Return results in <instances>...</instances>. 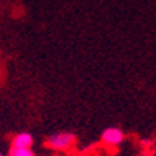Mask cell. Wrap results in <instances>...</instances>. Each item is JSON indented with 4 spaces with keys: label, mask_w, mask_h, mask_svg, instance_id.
Wrapping results in <instances>:
<instances>
[{
    "label": "cell",
    "mask_w": 156,
    "mask_h": 156,
    "mask_svg": "<svg viewBox=\"0 0 156 156\" xmlns=\"http://www.w3.org/2000/svg\"><path fill=\"white\" fill-rule=\"evenodd\" d=\"M75 144V136L72 132H59L46 140V145L56 151H66Z\"/></svg>",
    "instance_id": "6da1fadb"
},
{
    "label": "cell",
    "mask_w": 156,
    "mask_h": 156,
    "mask_svg": "<svg viewBox=\"0 0 156 156\" xmlns=\"http://www.w3.org/2000/svg\"><path fill=\"white\" fill-rule=\"evenodd\" d=\"M10 156H35L32 148H11Z\"/></svg>",
    "instance_id": "277c9868"
},
{
    "label": "cell",
    "mask_w": 156,
    "mask_h": 156,
    "mask_svg": "<svg viewBox=\"0 0 156 156\" xmlns=\"http://www.w3.org/2000/svg\"><path fill=\"white\" fill-rule=\"evenodd\" d=\"M0 156H3V154H2V153H0Z\"/></svg>",
    "instance_id": "5b68a950"
},
{
    "label": "cell",
    "mask_w": 156,
    "mask_h": 156,
    "mask_svg": "<svg viewBox=\"0 0 156 156\" xmlns=\"http://www.w3.org/2000/svg\"><path fill=\"white\" fill-rule=\"evenodd\" d=\"M124 140V132L119 127H107L102 132V142L110 147H118Z\"/></svg>",
    "instance_id": "7a4b0ae2"
},
{
    "label": "cell",
    "mask_w": 156,
    "mask_h": 156,
    "mask_svg": "<svg viewBox=\"0 0 156 156\" xmlns=\"http://www.w3.org/2000/svg\"><path fill=\"white\" fill-rule=\"evenodd\" d=\"M34 145V137L29 132H19L11 139V148H30Z\"/></svg>",
    "instance_id": "3957f363"
}]
</instances>
